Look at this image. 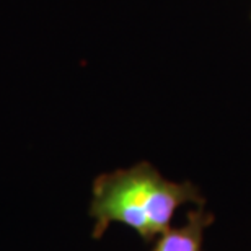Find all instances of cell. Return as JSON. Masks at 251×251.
Listing matches in <instances>:
<instances>
[{"mask_svg": "<svg viewBox=\"0 0 251 251\" xmlns=\"http://www.w3.org/2000/svg\"><path fill=\"white\" fill-rule=\"evenodd\" d=\"M212 224V215L202 210L188 214V220L179 228H168L155 245L153 251H202V233Z\"/></svg>", "mask_w": 251, "mask_h": 251, "instance_id": "2", "label": "cell"}, {"mask_svg": "<svg viewBox=\"0 0 251 251\" xmlns=\"http://www.w3.org/2000/svg\"><path fill=\"white\" fill-rule=\"evenodd\" d=\"M198 201V191L189 183L168 181L145 162L104 173L93 183V237L100 238L113 222H119L134 228L144 242H152L170 228L179 205Z\"/></svg>", "mask_w": 251, "mask_h": 251, "instance_id": "1", "label": "cell"}]
</instances>
